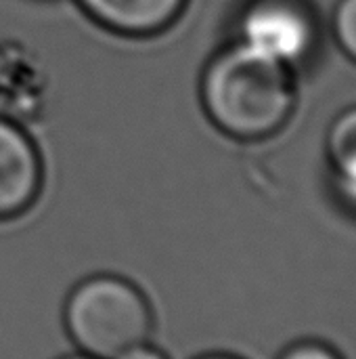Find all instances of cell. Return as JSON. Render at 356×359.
<instances>
[{
	"mask_svg": "<svg viewBox=\"0 0 356 359\" xmlns=\"http://www.w3.org/2000/svg\"><path fill=\"white\" fill-rule=\"evenodd\" d=\"M199 95L210 122L237 141L277 135L296 107L290 65L239 40L206 63Z\"/></svg>",
	"mask_w": 356,
	"mask_h": 359,
	"instance_id": "obj_1",
	"label": "cell"
},
{
	"mask_svg": "<svg viewBox=\"0 0 356 359\" xmlns=\"http://www.w3.org/2000/svg\"><path fill=\"white\" fill-rule=\"evenodd\" d=\"M63 328L76 351L97 359L151 341L155 313L145 290L115 273H94L80 280L63 303Z\"/></svg>",
	"mask_w": 356,
	"mask_h": 359,
	"instance_id": "obj_2",
	"label": "cell"
},
{
	"mask_svg": "<svg viewBox=\"0 0 356 359\" xmlns=\"http://www.w3.org/2000/svg\"><path fill=\"white\" fill-rule=\"evenodd\" d=\"M237 29L239 42L285 65L302 61L317 40L315 15L304 0H252Z\"/></svg>",
	"mask_w": 356,
	"mask_h": 359,
	"instance_id": "obj_3",
	"label": "cell"
},
{
	"mask_svg": "<svg viewBox=\"0 0 356 359\" xmlns=\"http://www.w3.org/2000/svg\"><path fill=\"white\" fill-rule=\"evenodd\" d=\"M44 164L31 135L0 116V223L25 215L40 198Z\"/></svg>",
	"mask_w": 356,
	"mask_h": 359,
	"instance_id": "obj_4",
	"label": "cell"
},
{
	"mask_svg": "<svg viewBox=\"0 0 356 359\" xmlns=\"http://www.w3.org/2000/svg\"><path fill=\"white\" fill-rule=\"evenodd\" d=\"M78 6L103 29L147 38L168 29L185 11L187 0H76Z\"/></svg>",
	"mask_w": 356,
	"mask_h": 359,
	"instance_id": "obj_5",
	"label": "cell"
},
{
	"mask_svg": "<svg viewBox=\"0 0 356 359\" xmlns=\"http://www.w3.org/2000/svg\"><path fill=\"white\" fill-rule=\"evenodd\" d=\"M327 158L340 198L348 208L356 210V105L332 122L327 133Z\"/></svg>",
	"mask_w": 356,
	"mask_h": 359,
	"instance_id": "obj_6",
	"label": "cell"
},
{
	"mask_svg": "<svg viewBox=\"0 0 356 359\" xmlns=\"http://www.w3.org/2000/svg\"><path fill=\"white\" fill-rule=\"evenodd\" d=\"M334 36L344 50L356 63V0H340L334 11Z\"/></svg>",
	"mask_w": 356,
	"mask_h": 359,
	"instance_id": "obj_7",
	"label": "cell"
},
{
	"mask_svg": "<svg viewBox=\"0 0 356 359\" xmlns=\"http://www.w3.org/2000/svg\"><path fill=\"white\" fill-rule=\"evenodd\" d=\"M279 359H342L336 349L319 341H302L285 349Z\"/></svg>",
	"mask_w": 356,
	"mask_h": 359,
	"instance_id": "obj_8",
	"label": "cell"
},
{
	"mask_svg": "<svg viewBox=\"0 0 356 359\" xmlns=\"http://www.w3.org/2000/svg\"><path fill=\"white\" fill-rule=\"evenodd\" d=\"M115 359H170V358H168V353H166V351H162L159 347L151 345V341H147V343H141V345H136V347H132V349H128V351L120 353Z\"/></svg>",
	"mask_w": 356,
	"mask_h": 359,
	"instance_id": "obj_9",
	"label": "cell"
},
{
	"mask_svg": "<svg viewBox=\"0 0 356 359\" xmlns=\"http://www.w3.org/2000/svg\"><path fill=\"white\" fill-rule=\"evenodd\" d=\"M195 359H243L239 355H233V353H206V355H199Z\"/></svg>",
	"mask_w": 356,
	"mask_h": 359,
	"instance_id": "obj_10",
	"label": "cell"
},
{
	"mask_svg": "<svg viewBox=\"0 0 356 359\" xmlns=\"http://www.w3.org/2000/svg\"><path fill=\"white\" fill-rule=\"evenodd\" d=\"M59 359H97V358H90V355H86V353L76 351V353H69V355H63V358H59Z\"/></svg>",
	"mask_w": 356,
	"mask_h": 359,
	"instance_id": "obj_11",
	"label": "cell"
}]
</instances>
